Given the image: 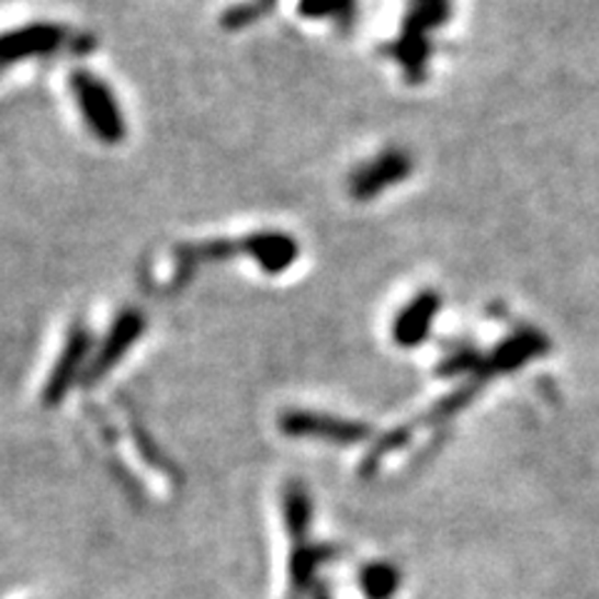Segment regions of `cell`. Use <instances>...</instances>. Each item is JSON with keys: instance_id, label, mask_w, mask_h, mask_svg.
<instances>
[{"instance_id": "obj_1", "label": "cell", "mask_w": 599, "mask_h": 599, "mask_svg": "<svg viewBox=\"0 0 599 599\" xmlns=\"http://www.w3.org/2000/svg\"><path fill=\"white\" fill-rule=\"evenodd\" d=\"M70 90L76 98L78 111L83 113V121L93 131L100 143L115 145L125 138V117L121 105L103 80L88 70H76L70 76Z\"/></svg>"}, {"instance_id": "obj_2", "label": "cell", "mask_w": 599, "mask_h": 599, "mask_svg": "<svg viewBox=\"0 0 599 599\" xmlns=\"http://www.w3.org/2000/svg\"><path fill=\"white\" fill-rule=\"evenodd\" d=\"M280 430L290 438H317L332 444H358L370 438V425L342 420V417L310 412V410H290L280 417Z\"/></svg>"}, {"instance_id": "obj_3", "label": "cell", "mask_w": 599, "mask_h": 599, "mask_svg": "<svg viewBox=\"0 0 599 599\" xmlns=\"http://www.w3.org/2000/svg\"><path fill=\"white\" fill-rule=\"evenodd\" d=\"M68 43V31L56 23H33L0 33V70L29 58L50 56Z\"/></svg>"}, {"instance_id": "obj_4", "label": "cell", "mask_w": 599, "mask_h": 599, "mask_svg": "<svg viewBox=\"0 0 599 599\" xmlns=\"http://www.w3.org/2000/svg\"><path fill=\"white\" fill-rule=\"evenodd\" d=\"M412 172L410 152L389 148L372 158L365 166H360L350 178V193L355 200H372L387 188H393Z\"/></svg>"}, {"instance_id": "obj_5", "label": "cell", "mask_w": 599, "mask_h": 599, "mask_svg": "<svg viewBox=\"0 0 599 599\" xmlns=\"http://www.w3.org/2000/svg\"><path fill=\"white\" fill-rule=\"evenodd\" d=\"M143 330H145L143 313L125 310L123 315H117V320L113 323L111 332H108L105 342L100 344L95 360L90 362V368L86 372V383L93 385L98 377H103L105 372H111L117 362L125 358V352L133 348L135 340L140 338Z\"/></svg>"}, {"instance_id": "obj_6", "label": "cell", "mask_w": 599, "mask_h": 599, "mask_svg": "<svg viewBox=\"0 0 599 599\" xmlns=\"http://www.w3.org/2000/svg\"><path fill=\"white\" fill-rule=\"evenodd\" d=\"M88 352H90V332L83 328V325H76V328H72L68 335L66 348H63L56 368H53V372H50L48 385H45V389H43L45 405L56 407L58 403H63V397H66L70 385L78 380L80 368H83Z\"/></svg>"}, {"instance_id": "obj_7", "label": "cell", "mask_w": 599, "mask_h": 599, "mask_svg": "<svg viewBox=\"0 0 599 599\" xmlns=\"http://www.w3.org/2000/svg\"><path fill=\"white\" fill-rule=\"evenodd\" d=\"M442 300L432 290H425V293L415 295L410 303H407L393 323V340L399 348H417L422 344L432 330V320L438 315Z\"/></svg>"}, {"instance_id": "obj_8", "label": "cell", "mask_w": 599, "mask_h": 599, "mask_svg": "<svg viewBox=\"0 0 599 599\" xmlns=\"http://www.w3.org/2000/svg\"><path fill=\"white\" fill-rule=\"evenodd\" d=\"M240 242H242L245 256H250L262 270L270 272V275L285 272L300 256L295 238L287 233L262 230V233L248 235V238H242Z\"/></svg>"}, {"instance_id": "obj_9", "label": "cell", "mask_w": 599, "mask_h": 599, "mask_svg": "<svg viewBox=\"0 0 599 599\" xmlns=\"http://www.w3.org/2000/svg\"><path fill=\"white\" fill-rule=\"evenodd\" d=\"M547 348H550V340L544 338L542 332L532 328H522L512 332L505 342H499L493 350V355H489L483 365L489 372H512L517 368L528 365L532 358L547 352Z\"/></svg>"}, {"instance_id": "obj_10", "label": "cell", "mask_w": 599, "mask_h": 599, "mask_svg": "<svg viewBox=\"0 0 599 599\" xmlns=\"http://www.w3.org/2000/svg\"><path fill=\"white\" fill-rule=\"evenodd\" d=\"M283 507H285V524L293 542L307 540V530H310V520H313V502L310 495L303 483H290L285 487L283 495Z\"/></svg>"}, {"instance_id": "obj_11", "label": "cell", "mask_w": 599, "mask_h": 599, "mask_svg": "<svg viewBox=\"0 0 599 599\" xmlns=\"http://www.w3.org/2000/svg\"><path fill=\"white\" fill-rule=\"evenodd\" d=\"M300 15L313 18V21H323V18H332L335 23L348 29L355 18L358 0H300L297 5Z\"/></svg>"}, {"instance_id": "obj_12", "label": "cell", "mask_w": 599, "mask_h": 599, "mask_svg": "<svg viewBox=\"0 0 599 599\" xmlns=\"http://www.w3.org/2000/svg\"><path fill=\"white\" fill-rule=\"evenodd\" d=\"M360 585L370 599H389L399 587V575L387 562H375V565H368L362 569Z\"/></svg>"}, {"instance_id": "obj_13", "label": "cell", "mask_w": 599, "mask_h": 599, "mask_svg": "<svg viewBox=\"0 0 599 599\" xmlns=\"http://www.w3.org/2000/svg\"><path fill=\"white\" fill-rule=\"evenodd\" d=\"M450 11H452L450 0H412L410 13L405 18V25L430 33L432 29H438V25L448 23Z\"/></svg>"}, {"instance_id": "obj_14", "label": "cell", "mask_w": 599, "mask_h": 599, "mask_svg": "<svg viewBox=\"0 0 599 599\" xmlns=\"http://www.w3.org/2000/svg\"><path fill=\"white\" fill-rule=\"evenodd\" d=\"M483 362L485 360L479 358L472 348H457L455 352H452V355L442 360L438 372H442V375H448V377H455V375H465V372L483 368Z\"/></svg>"}, {"instance_id": "obj_15", "label": "cell", "mask_w": 599, "mask_h": 599, "mask_svg": "<svg viewBox=\"0 0 599 599\" xmlns=\"http://www.w3.org/2000/svg\"><path fill=\"white\" fill-rule=\"evenodd\" d=\"M310 597H313V599H332V597H330V592H328V587H325L323 583L313 587V592H310Z\"/></svg>"}, {"instance_id": "obj_16", "label": "cell", "mask_w": 599, "mask_h": 599, "mask_svg": "<svg viewBox=\"0 0 599 599\" xmlns=\"http://www.w3.org/2000/svg\"><path fill=\"white\" fill-rule=\"evenodd\" d=\"M256 3L262 8V11H270V8H272V3H275V0H256Z\"/></svg>"}]
</instances>
